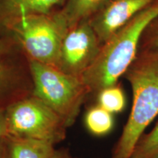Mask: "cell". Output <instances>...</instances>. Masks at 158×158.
Instances as JSON below:
<instances>
[{
  "label": "cell",
  "mask_w": 158,
  "mask_h": 158,
  "mask_svg": "<svg viewBox=\"0 0 158 158\" xmlns=\"http://www.w3.org/2000/svg\"><path fill=\"white\" fill-rule=\"evenodd\" d=\"M5 141V158H48L56 149L45 141L7 135Z\"/></svg>",
  "instance_id": "cell-10"
},
{
  "label": "cell",
  "mask_w": 158,
  "mask_h": 158,
  "mask_svg": "<svg viewBox=\"0 0 158 158\" xmlns=\"http://www.w3.org/2000/svg\"><path fill=\"white\" fill-rule=\"evenodd\" d=\"M68 30V25L57 11L19 18L7 26L2 36L16 41L28 59L58 68L61 45Z\"/></svg>",
  "instance_id": "cell-4"
},
{
  "label": "cell",
  "mask_w": 158,
  "mask_h": 158,
  "mask_svg": "<svg viewBox=\"0 0 158 158\" xmlns=\"http://www.w3.org/2000/svg\"><path fill=\"white\" fill-rule=\"evenodd\" d=\"M29 63L31 94L54 110L68 128L73 125L90 94L82 78L31 59H29Z\"/></svg>",
  "instance_id": "cell-3"
},
{
  "label": "cell",
  "mask_w": 158,
  "mask_h": 158,
  "mask_svg": "<svg viewBox=\"0 0 158 158\" xmlns=\"http://www.w3.org/2000/svg\"><path fill=\"white\" fill-rule=\"evenodd\" d=\"M94 98L95 104L113 114L120 113L125 108V95L117 84L101 90Z\"/></svg>",
  "instance_id": "cell-13"
},
{
  "label": "cell",
  "mask_w": 158,
  "mask_h": 158,
  "mask_svg": "<svg viewBox=\"0 0 158 158\" xmlns=\"http://www.w3.org/2000/svg\"><path fill=\"white\" fill-rule=\"evenodd\" d=\"M155 0H109L89 20L101 45Z\"/></svg>",
  "instance_id": "cell-8"
},
{
  "label": "cell",
  "mask_w": 158,
  "mask_h": 158,
  "mask_svg": "<svg viewBox=\"0 0 158 158\" xmlns=\"http://www.w3.org/2000/svg\"><path fill=\"white\" fill-rule=\"evenodd\" d=\"M66 0H0V37L11 23L28 15L51 14Z\"/></svg>",
  "instance_id": "cell-9"
},
{
  "label": "cell",
  "mask_w": 158,
  "mask_h": 158,
  "mask_svg": "<svg viewBox=\"0 0 158 158\" xmlns=\"http://www.w3.org/2000/svg\"><path fill=\"white\" fill-rule=\"evenodd\" d=\"M151 47L149 48H158V27L154 31L152 37L150 40Z\"/></svg>",
  "instance_id": "cell-17"
},
{
  "label": "cell",
  "mask_w": 158,
  "mask_h": 158,
  "mask_svg": "<svg viewBox=\"0 0 158 158\" xmlns=\"http://www.w3.org/2000/svg\"><path fill=\"white\" fill-rule=\"evenodd\" d=\"M98 158H101V157H98ZM110 158H116V157H110Z\"/></svg>",
  "instance_id": "cell-20"
},
{
  "label": "cell",
  "mask_w": 158,
  "mask_h": 158,
  "mask_svg": "<svg viewBox=\"0 0 158 158\" xmlns=\"http://www.w3.org/2000/svg\"><path fill=\"white\" fill-rule=\"evenodd\" d=\"M124 78L130 84L133 102L127 121L111 157L130 158L138 138L158 116V48L138 54Z\"/></svg>",
  "instance_id": "cell-2"
},
{
  "label": "cell",
  "mask_w": 158,
  "mask_h": 158,
  "mask_svg": "<svg viewBox=\"0 0 158 158\" xmlns=\"http://www.w3.org/2000/svg\"><path fill=\"white\" fill-rule=\"evenodd\" d=\"M157 17L158 0H155L101 45L98 56L81 76L89 96L95 97L101 90L117 84L137 56L142 34Z\"/></svg>",
  "instance_id": "cell-1"
},
{
  "label": "cell",
  "mask_w": 158,
  "mask_h": 158,
  "mask_svg": "<svg viewBox=\"0 0 158 158\" xmlns=\"http://www.w3.org/2000/svg\"><path fill=\"white\" fill-rule=\"evenodd\" d=\"M109 0H66L59 13L68 29L82 21H89L104 7Z\"/></svg>",
  "instance_id": "cell-11"
},
{
  "label": "cell",
  "mask_w": 158,
  "mask_h": 158,
  "mask_svg": "<svg viewBox=\"0 0 158 158\" xmlns=\"http://www.w3.org/2000/svg\"><path fill=\"white\" fill-rule=\"evenodd\" d=\"M9 135L45 141L56 146L66 138L68 127L51 108L32 94L6 108Z\"/></svg>",
  "instance_id": "cell-5"
},
{
  "label": "cell",
  "mask_w": 158,
  "mask_h": 158,
  "mask_svg": "<svg viewBox=\"0 0 158 158\" xmlns=\"http://www.w3.org/2000/svg\"><path fill=\"white\" fill-rule=\"evenodd\" d=\"M84 124L88 131L93 135H106L114 128V114L94 104L88 108L85 114Z\"/></svg>",
  "instance_id": "cell-12"
},
{
  "label": "cell",
  "mask_w": 158,
  "mask_h": 158,
  "mask_svg": "<svg viewBox=\"0 0 158 158\" xmlns=\"http://www.w3.org/2000/svg\"><path fill=\"white\" fill-rule=\"evenodd\" d=\"M152 158H158V152H157V153H156V154H155V155H154V156H153V157H152Z\"/></svg>",
  "instance_id": "cell-19"
},
{
  "label": "cell",
  "mask_w": 158,
  "mask_h": 158,
  "mask_svg": "<svg viewBox=\"0 0 158 158\" xmlns=\"http://www.w3.org/2000/svg\"><path fill=\"white\" fill-rule=\"evenodd\" d=\"M32 93L28 59L19 44L8 36L0 37V108Z\"/></svg>",
  "instance_id": "cell-6"
},
{
  "label": "cell",
  "mask_w": 158,
  "mask_h": 158,
  "mask_svg": "<svg viewBox=\"0 0 158 158\" xmlns=\"http://www.w3.org/2000/svg\"><path fill=\"white\" fill-rule=\"evenodd\" d=\"M73 158H78V157H73Z\"/></svg>",
  "instance_id": "cell-21"
},
{
  "label": "cell",
  "mask_w": 158,
  "mask_h": 158,
  "mask_svg": "<svg viewBox=\"0 0 158 158\" xmlns=\"http://www.w3.org/2000/svg\"><path fill=\"white\" fill-rule=\"evenodd\" d=\"M6 109L0 108V139L5 138L8 135L7 128V122H6Z\"/></svg>",
  "instance_id": "cell-15"
},
{
  "label": "cell",
  "mask_w": 158,
  "mask_h": 158,
  "mask_svg": "<svg viewBox=\"0 0 158 158\" xmlns=\"http://www.w3.org/2000/svg\"><path fill=\"white\" fill-rule=\"evenodd\" d=\"M48 158H73L72 155H70V152L68 149L65 148H61L59 149H55L54 152H53Z\"/></svg>",
  "instance_id": "cell-16"
},
{
  "label": "cell",
  "mask_w": 158,
  "mask_h": 158,
  "mask_svg": "<svg viewBox=\"0 0 158 158\" xmlns=\"http://www.w3.org/2000/svg\"><path fill=\"white\" fill-rule=\"evenodd\" d=\"M4 138L0 139V158H5V141H4Z\"/></svg>",
  "instance_id": "cell-18"
},
{
  "label": "cell",
  "mask_w": 158,
  "mask_h": 158,
  "mask_svg": "<svg viewBox=\"0 0 158 158\" xmlns=\"http://www.w3.org/2000/svg\"><path fill=\"white\" fill-rule=\"evenodd\" d=\"M101 45L89 21L71 27L62 40L58 69L81 78L98 56Z\"/></svg>",
  "instance_id": "cell-7"
},
{
  "label": "cell",
  "mask_w": 158,
  "mask_h": 158,
  "mask_svg": "<svg viewBox=\"0 0 158 158\" xmlns=\"http://www.w3.org/2000/svg\"><path fill=\"white\" fill-rule=\"evenodd\" d=\"M158 152V120L154 127L138 138L130 158H152Z\"/></svg>",
  "instance_id": "cell-14"
}]
</instances>
